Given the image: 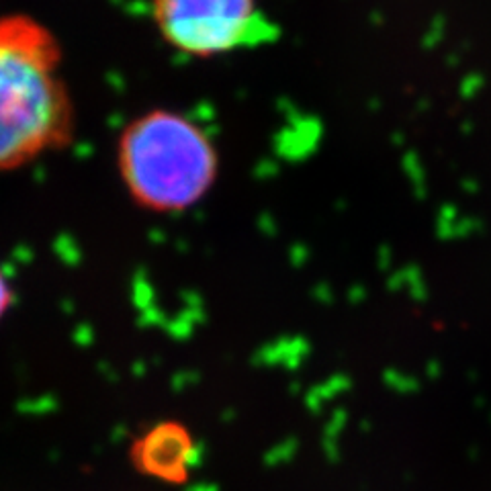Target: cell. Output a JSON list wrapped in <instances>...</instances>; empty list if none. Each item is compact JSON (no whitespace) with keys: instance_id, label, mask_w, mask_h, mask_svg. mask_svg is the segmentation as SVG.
I'll return each mask as SVG.
<instances>
[{"instance_id":"obj_1","label":"cell","mask_w":491,"mask_h":491,"mask_svg":"<svg viewBox=\"0 0 491 491\" xmlns=\"http://www.w3.org/2000/svg\"><path fill=\"white\" fill-rule=\"evenodd\" d=\"M56 37L31 17L0 19V172L62 148L74 111Z\"/></svg>"},{"instance_id":"obj_2","label":"cell","mask_w":491,"mask_h":491,"mask_svg":"<svg viewBox=\"0 0 491 491\" xmlns=\"http://www.w3.org/2000/svg\"><path fill=\"white\" fill-rule=\"evenodd\" d=\"M117 168L140 207L154 213H180L213 188L219 156L205 129L188 117L150 111L123 129Z\"/></svg>"},{"instance_id":"obj_3","label":"cell","mask_w":491,"mask_h":491,"mask_svg":"<svg viewBox=\"0 0 491 491\" xmlns=\"http://www.w3.org/2000/svg\"><path fill=\"white\" fill-rule=\"evenodd\" d=\"M168 45L195 58H217L270 35L258 0H152Z\"/></svg>"},{"instance_id":"obj_4","label":"cell","mask_w":491,"mask_h":491,"mask_svg":"<svg viewBox=\"0 0 491 491\" xmlns=\"http://www.w3.org/2000/svg\"><path fill=\"white\" fill-rule=\"evenodd\" d=\"M195 459V442L188 430L176 422H162L146 430L131 444V463L146 477L180 483Z\"/></svg>"},{"instance_id":"obj_5","label":"cell","mask_w":491,"mask_h":491,"mask_svg":"<svg viewBox=\"0 0 491 491\" xmlns=\"http://www.w3.org/2000/svg\"><path fill=\"white\" fill-rule=\"evenodd\" d=\"M12 301H14V291L6 279V274L0 270V320L6 316V312L12 307Z\"/></svg>"}]
</instances>
